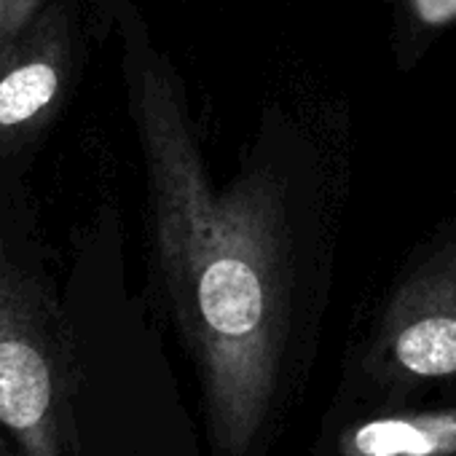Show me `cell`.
<instances>
[{"label":"cell","instance_id":"cell-6","mask_svg":"<svg viewBox=\"0 0 456 456\" xmlns=\"http://www.w3.org/2000/svg\"><path fill=\"white\" fill-rule=\"evenodd\" d=\"M44 9V0H0V52H4Z\"/></svg>","mask_w":456,"mask_h":456},{"label":"cell","instance_id":"cell-4","mask_svg":"<svg viewBox=\"0 0 456 456\" xmlns=\"http://www.w3.org/2000/svg\"><path fill=\"white\" fill-rule=\"evenodd\" d=\"M381 349L403 376H456V242L437 248L403 282L384 320Z\"/></svg>","mask_w":456,"mask_h":456},{"label":"cell","instance_id":"cell-3","mask_svg":"<svg viewBox=\"0 0 456 456\" xmlns=\"http://www.w3.org/2000/svg\"><path fill=\"white\" fill-rule=\"evenodd\" d=\"M73 73V36L62 6L41 14L0 52V153L33 142L57 116Z\"/></svg>","mask_w":456,"mask_h":456},{"label":"cell","instance_id":"cell-5","mask_svg":"<svg viewBox=\"0 0 456 456\" xmlns=\"http://www.w3.org/2000/svg\"><path fill=\"white\" fill-rule=\"evenodd\" d=\"M341 451L346 456H453L456 411L368 419L344 435Z\"/></svg>","mask_w":456,"mask_h":456},{"label":"cell","instance_id":"cell-1","mask_svg":"<svg viewBox=\"0 0 456 456\" xmlns=\"http://www.w3.org/2000/svg\"><path fill=\"white\" fill-rule=\"evenodd\" d=\"M124 76L156 261L204 376L212 440L228 456H245L266 421L288 333L282 193L261 169L212 188L177 73L132 25Z\"/></svg>","mask_w":456,"mask_h":456},{"label":"cell","instance_id":"cell-2","mask_svg":"<svg viewBox=\"0 0 456 456\" xmlns=\"http://www.w3.org/2000/svg\"><path fill=\"white\" fill-rule=\"evenodd\" d=\"M76 344L49 285L0 245V427L22 456L73 448Z\"/></svg>","mask_w":456,"mask_h":456}]
</instances>
